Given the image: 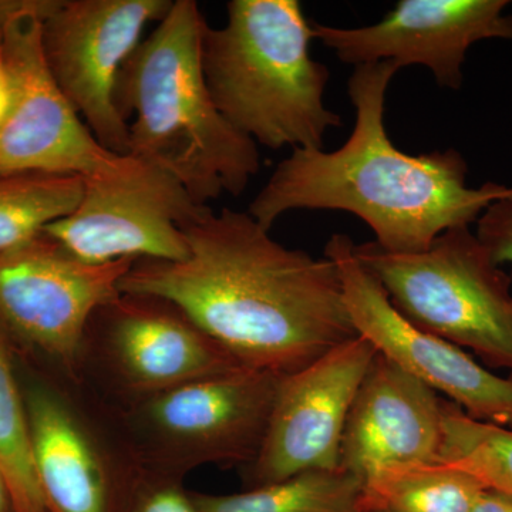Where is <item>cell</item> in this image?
<instances>
[{"instance_id":"1","label":"cell","mask_w":512,"mask_h":512,"mask_svg":"<svg viewBox=\"0 0 512 512\" xmlns=\"http://www.w3.org/2000/svg\"><path fill=\"white\" fill-rule=\"evenodd\" d=\"M183 232L187 258L134 262L120 292L170 303L239 365L278 376L356 338L328 256L286 248L231 208L205 207Z\"/></svg>"},{"instance_id":"2","label":"cell","mask_w":512,"mask_h":512,"mask_svg":"<svg viewBox=\"0 0 512 512\" xmlns=\"http://www.w3.org/2000/svg\"><path fill=\"white\" fill-rule=\"evenodd\" d=\"M400 67L362 64L350 76L356 111L352 134L339 150L295 148L249 204L248 214L271 231L286 212L345 211L366 222L376 244L393 254L426 251L448 229L470 227L512 187L467 185L468 165L457 150L407 154L384 126L387 90Z\"/></svg>"},{"instance_id":"3","label":"cell","mask_w":512,"mask_h":512,"mask_svg":"<svg viewBox=\"0 0 512 512\" xmlns=\"http://www.w3.org/2000/svg\"><path fill=\"white\" fill-rule=\"evenodd\" d=\"M205 26L195 0H174L128 57L116 89L128 156L171 175L201 207L224 192L241 195L261 168L258 146L222 116L205 82Z\"/></svg>"},{"instance_id":"4","label":"cell","mask_w":512,"mask_h":512,"mask_svg":"<svg viewBox=\"0 0 512 512\" xmlns=\"http://www.w3.org/2000/svg\"><path fill=\"white\" fill-rule=\"evenodd\" d=\"M313 25L298 0H231L205 26L201 66L218 110L258 146L322 150L342 120L325 104L330 73L313 59Z\"/></svg>"},{"instance_id":"5","label":"cell","mask_w":512,"mask_h":512,"mask_svg":"<svg viewBox=\"0 0 512 512\" xmlns=\"http://www.w3.org/2000/svg\"><path fill=\"white\" fill-rule=\"evenodd\" d=\"M355 252L404 318L512 376V279L470 227L448 229L414 254L376 242Z\"/></svg>"},{"instance_id":"6","label":"cell","mask_w":512,"mask_h":512,"mask_svg":"<svg viewBox=\"0 0 512 512\" xmlns=\"http://www.w3.org/2000/svg\"><path fill=\"white\" fill-rule=\"evenodd\" d=\"M50 5L52 0H29L3 29L13 99L0 127V175H76L84 180L121 173L134 158L101 146L47 67L42 18Z\"/></svg>"},{"instance_id":"7","label":"cell","mask_w":512,"mask_h":512,"mask_svg":"<svg viewBox=\"0 0 512 512\" xmlns=\"http://www.w3.org/2000/svg\"><path fill=\"white\" fill-rule=\"evenodd\" d=\"M173 0H52L42 18L50 74L97 141L128 156V123L116 103L117 82L144 29Z\"/></svg>"},{"instance_id":"8","label":"cell","mask_w":512,"mask_h":512,"mask_svg":"<svg viewBox=\"0 0 512 512\" xmlns=\"http://www.w3.org/2000/svg\"><path fill=\"white\" fill-rule=\"evenodd\" d=\"M281 376L238 366L143 397L136 423L158 464L185 470L254 463Z\"/></svg>"},{"instance_id":"9","label":"cell","mask_w":512,"mask_h":512,"mask_svg":"<svg viewBox=\"0 0 512 512\" xmlns=\"http://www.w3.org/2000/svg\"><path fill=\"white\" fill-rule=\"evenodd\" d=\"M133 158L121 173L84 178L76 210L43 232L87 264L187 258L183 227L205 207L171 175Z\"/></svg>"},{"instance_id":"10","label":"cell","mask_w":512,"mask_h":512,"mask_svg":"<svg viewBox=\"0 0 512 512\" xmlns=\"http://www.w3.org/2000/svg\"><path fill=\"white\" fill-rule=\"evenodd\" d=\"M325 256L338 268L357 335L473 419L512 427V376L491 372L467 350L404 318L375 276L360 264L348 235H333Z\"/></svg>"},{"instance_id":"11","label":"cell","mask_w":512,"mask_h":512,"mask_svg":"<svg viewBox=\"0 0 512 512\" xmlns=\"http://www.w3.org/2000/svg\"><path fill=\"white\" fill-rule=\"evenodd\" d=\"M134 262L87 264L42 232L0 252V316L37 348L72 362L90 319L120 298Z\"/></svg>"},{"instance_id":"12","label":"cell","mask_w":512,"mask_h":512,"mask_svg":"<svg viewBox=\"0 0 512 512\" xmlns=\"http://www.w3.org/2000/svg\"><path fill=\"white\" fill-rule=\"evenodd\" d=\"M376 355L357 335L281 376L264 443L251 464L256 487L305 471L340 468L350 407Z\"/></svg>"},{"instance_id":"13","label":"cell","mask_w":512,"mask_h":512,"mask_svg":"<svg viewBox=\"0 0 512 512\" xmlns=\"http://www.w3.org/2000/svg\"><path fill=\"white\" fill-rule=\"evenodd\" d=\"M508 0H400L380 22L340 29L313 23V36L340 62L424 66L447 89L463 84L467 52L490 39L512 42Z\"/></svg>"},{"instance_id":"14","label":"cell","mask_w":512,"mask_h":512,"mask_svg":"<svg viewBox=\"0 0 512 512\" xmlns=\"http://www.w3.org/2000/svg\"><path fill=\"white\" fill-rule=\"evenodd\" d=\"M444 399L377 353L343 431L340 468L363 484L399 468L440 461Z\"/></svg>"},{"instance_id":"15","label":"cell","mask_w":512,"mask_h":512,"mask_svg":"<svg viewBox=\"0 0 512 512\" xmlns=\"http://www.w3.org/2000/svg\"><path fill=\"white\" fill-rule=\"evenodd\" d=\"M109 346L121 379L141 396L241 366L170 303L123 295L109 306Z\"/></svg>"},{"instance_id":"16","label":"cell","mask_w":512,"mask_h":512,"mask_svg":"<svg viewBox=\"0 0 512 512\" xmlns=\"http://www.w3.org/2000/svg\"><path fill=\"white\" fill-rule=\"evenodd\" d=\"M25 402L33 466L49 511L109 512V473L77 416L46 389L30 390Z\"/></svg>"},{"instance_id":"17","label":"cell","mask_w":512,"mask_h":512,"mask_svg":"<svg viewBox=\"0 0 512 512\" xmlns=\"http://www.w3.org/2000/svg\"><path fill=\"white\" fill-rule=\"evenodd\" d=\"M191 497L200 512H370L365 484L343 468L305 471L245 493Z\"/></svg>"},{"instance_id":"18","label":"cell","mask_w":512,"mask_h":512,"mask_svg":"<svg viewBox=\"0 0 512 512\" xmlns=\"http://www.w3.org/2000/svg\"><path fill=\"white\" fill-rule=\"evenodd\" d=\"M484 490L473 474L436 461L370 481L365 500L370 512H471Z\"/></svg>"},{"instance_id":"19","label":"cell","mask_w":512,"mask_h":512,"mask_svg":"<svg viewBox=\"0 0 512 512\" xmlns=\"http://www.w3.org/2000/svg\"><path fill=\"white\" fill-rule=\"evenodd\" d=\"M83 188L76 175H0V252L32 241L47 225L72 214Z\"/></svg>"},{"instance_id":"20","label":"cell","mask_w":512,"mask_h":512,"mask_svg":"<svg viewBox=\"0 0 512 512\" xmlns=\"http://www.w3.org/2000/svg\"><path fill=\"white\" fill-rule=\"evenodd\" d=\"M440 461L473 474L485 488L512 494V427L473 419L444 400Z\"/></svg>"},{"instance_id":"21","label":"cell","mask_w":512,"mask_h":512,"mask_svg":"<svg viewBox=\"0 0 512 512\" xmlns=\"http://www.w3.org/2000/svg\"><path fill=\"white\" fill-rule=\"evenodd\" d=\"M0 470L15 512H50L33 466L28 410L0 340Z\"/></svg>"},{"instance_id":"22","label":"cell","mask_w":512,"mask_h":512,"mask_svg":"<svg viewBox=\"0 0 512 512\" xmlns=\"http://www.w3.org/2000/svg\"><path fill=\"white\" fill-rule=\"evenodd\" d=\"M477 238L495 265L512 264V197L493 202L477 222Z\"/></svg>"},{"instance_id":"23","label":"cell","mask_w":512,"mask_h":512,"mask_svg":"<svg viewBox=\"0 0 512 512\" xmlns=\"http://www.w3.org/2000/svg\"><path fill=\"white\" fill-rule=\"evenodd\" d=\"M131 512H200L190 494L180 485L165 481L151 485L138 495Z\"/></svg>"},{"instance_id":"24","label":"cell","mask_w":512,"mask_h":512,"mask_svg":"<svg viewBox=\"0 0 512 512\" xmlns=\"http://www.w3.org/2000/svg\"><path fill=\"white\" fill-rule=\"evenodd\" d=\"M471 512H512V494L485 488Z\"/></svg>"},{"instance_id":"25","label":"cell","mask_w":512,"mask_h":512,"mask_svg":"<svg viewBox=\"0 0 512 512\" xmlns=\"http://www.w3.org/2000/svg\"><path fill=\"white\" fill-rule=\"evenodd\" d=\"M12 99V79H10L8 63H6L5 53H3L2 36H0V127L8 117Z\"/></svg>"},{"instance_id":"26","label":"cell","mask_w":512,"mask_h":512,"mask_svg":"<svg viewBox=\"0 0 512 512\" xmlns=\"http://www.w3.org/2000/svg\"><path fill=\"white\" fill-rule=\"evenodd\" d=\"M28 2L29 0H0V36L9 19L20 9L25 8Z\"/></svg>"},{"instance_id":"27","label":"cell","mask_w":512,"mask_h":512,"mask_svg":"<svg viewBox=\"0 0 512 512\" xmlns=\"http://www.w3.org/2000/svg\"><path fill=\"white\" fill-rule=\"evenodd\" d=\"M0 512H15L13 510L12 498H10L8 484L0 470Z\"/></svg>"}]
</instances>
